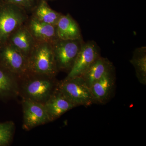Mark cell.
Segmentation results:
<instances>
[{"label": "cell", "mask_w": 146, "mask_h": 146, "mask_svg": "<svg viewBox=\"0 0 146 146\" xmlns=\"http://www.w3.org/2000/svg\"><path fill=\"white\" fill-rule=\"evenodd\" d=\"M115 84L114 68L89 87L94 103L105 104L109 101L114 93Z\"/></svg>", "instance_id": "9c48e42d"}, {"label": "cell", "mask_w": 146, "mask_h": 146, "mask_svg": "<svg viewBox=\"0 0 146 146\" xmlns=\"http://www.w3.org/2000/svg\"><path fill=\"white\" fill-rule=\"evenodd\" d=\"M23 128L30 130L38 126L50 122L49 118L43 104L23 98Z\"/></svg>", "instance_id": "ba28073f"}, {"label": "cell", "mask_w": 146, "mask_h": 146, "mask_svg": "<svg viewBox=\"0 0 146 146\" xmlns=\"http://www.w3.org/2000/svg\"><path fill=\"white\" fill-rule=\"evenodd\" d=\"M84 42L83 39H58L53 43L55 60L58 72H70Z\"/></svg>", "instance_id": "5b68a950"}, {"label": "cell", "mask_w": 146, "mask_h": 146, "mask_svg": "<svg viewBox=\"0 0 146 146\" xmlns=\"http://www.w3.org/2000/svg\"><path fill=\"white\" fill-rule=\"evenodd\" d=\"M130 62L135 69L138 81L142 84L146 85V47H140L134 50Z\"/></svg>", "instance_id": "e0dca14e"}, {"label": "cell", "mask_w": 146, "mask_h": 146, "mask_svg": "<svg viewBox=\"0 0 146 146\" xmlns=\"http://www.w3.org/2000/svg\"><path fill=\"white\" fill-rule=\"evenodd\" d=\"M27 61L30 74L55 77L58 72L51 43L36 42Z\"/></svg>", "instance_id": "7a4b0ae2"}, {"label": "cell", "mask_w": 146, "mask_h": 146, "mask_svg": "<svg viewBox=\"0 0 146 146\" xmlns=\"http://www.w3.org/2000/svg\"><path fill=\"white\" fill-rule=\"evenodd\" d=\"M20 94L23 98L44 104L52 95L58 82L55 77L29 73L20 80Z\"/></svg>", "instance_id": "6da1fadb"}, {"label": "cell", "mask_w": 146, "mask_h": 146, "mask_svg": "<svg viewBox=\"0 0 146 146\" xmlns=\"http://www.w3.org/2000/svg\"><path fill=\"white\" fill-rule=\"evenodd\" d=\"M25 26L36 42L54 43L59 39L56 26L45 23L29 15Z\"/></svg>", "instance_id": "30bf717a"}, {"label": "cell", "mask_w": 146, "mask_h": 146, "mask_svg": "<svg viewBox=\"0 0 146 146\" xmlns=\"http://www.w3.org/2000/svg\"><path fill=\"white\" fill-rule=\"evenodd\" d=\"M44 1H52V0H44Z\"/></svg>", "instance_id": "ffe728a7"}, {"label": "cell", "mask_w": 146, "mask_h": 146, "mask_svg": "<svg viewBox=\"0 0 146 146\" xmlns=\"http://www.w3.org/2000/svg\"><path fill=\"white\" fill-rule=\"evenodd\" d=\"M114 68L113 64L109 59L100 56L81 76L87 86L90 87L106 73Z\"/></svg>", "instance_id": "9a60e30c"}, {"label": "cell", "mask_w": 146, "mask_h": 146, "mask_svg": "<svg viewBox=\"0 0 146 146\" xmlns=\"http://www.w3.org/2000/svg\"><path fill=\"white\" fill-rule=\"evenodd\" d=\"M1 2V0H0V3Z\"/></svg>", "instance_id": "44dd1931"}, {"label": "cell", "mask_w": 146, "mask_h": 146, "mask_svg": "<svg viewBox=\"0 0 146 146\" xmlns=\"http://www.w3.org/2000/svg\"><path fill=\"white\" fill-rule=\"evenodd\" d=\"M51 122L76 107L57 89L44 104Z\"/></svg>", "instance_id": "8fae6325"}, {"label": "cell", "mask_w": 146, "mask_h": 146, "mask_svg": "<svg viewBox=\"0 0 146 146\" xmlns=\"http://www.w3.org/2000/svg\"><path fill=\"white\" fill-rule=\"evenodd\" d=\"M29 15L11 4L0 3V46L7 43L9 36L26 23Z\"/></svg>", "instance_id": "3957f363"}, {"label": "cell", "mask_w": 146, "mask_h": 146, "mask_svg": "<svg viewBox=\"0 0 146 146\" xmlns=\"http://www.w3.org/2000/svg\"><path fill=\"white\" fill-rule=\"evenodd\" d=\"M56 89L76 107H86L94 103L90 88L82 76L65 78L58 82Z\"/></svg>", "instance_id": "277c9868"}, {"label": "cell", "mask_w": 146, "mask_h": 146, "mask_svg": "<svg viewBox=\"0 0 146 146\" xmlns=\"http://www.w3.org/2000/svg\"><path fill=\"white\" fill-rule=\"evenodd\" d=\"M39 0H1L2 2L11 4L17 6L31 14L35 8Z\"/></svg>", "instance_id": "d6986e66"}, {"label": "cell", "mask_w": 146, "mask_h": 146, "mask_svg": "<svg viewBox=\"0 0 146 146\" xmlns=\"http://www.w3.org/2000/svg\"><path fill=\"white\" fill-rule=\"evenodd\" d=\"M7 42L19 51L27 59L36 43L25 25L14 31L9 36Z\"/></svg>", "instance_id": "7c38bea8"}, {"label": "cell", "mask_w": 146, "mask_h": 146, "mask_svg": "<svg viewBox=\"0 0 146 146\" xmlns=\"http://www.w3.org/2000/svg\"><path fill=\"white\" fill-rule=\"evenodd\" d=\"M15 124L12 121L0 123V146H7L12 141Z\"/></svg>", "instance_id": "ac0fdd59"}, {"label": "cell", "mask_w": 146, "mask_h": 146, "mask_svg": "<svg viewBox=\"0 0 146 146\" xmlns=\"http://www.w3.org/2000/svg\"><path fill=\"white\" fill-rule=\"evenodd\" d=\"M62 14L51 8L46 1L39 0L30 15L38 21L56 26Z\"/></svg>", "instance_id": "2e32d148"}, {"label": "cell", "mask_w": 146, "mask_h": 146, "mask_svg": "<svg viewBox=\"0 0 146 146\" xmlns=\"http://www.w3.org/2000/svg\"><path fill=\"white\" fill-rule=\"evenodd\" d=\"M56 27L59 39L64 40L83 39L78 24L69 13L62 14Z\"/></svg>", "instance_id": "5bb4252c"}, {"label": "cell", "mask_w": 146, "mask_h": 146, "mask_svg": "<svg viewBox=\"0 0 146 146\" xmlns=\"http://www.w3.org/2000/svg\"><path fill=\"white\" fill-rule=\"evenodd\" d=\"M20 79L0 63V99L15 98L20 95Z\"/></svg>", "instance_id": "4fadbf2b"}, {"label": "cell", "mask_w": 146, "mask_h": 146, "mask_svg": "<svg viewBox=\"0 0 146 146\" xmlns=\"http://www.w3.org/2000/svg\"><path fill=\"white\" fill-rule=\"evenodd\" d=\"M0 63L20 80L29 74L27 59L8 42L0 46Z\"/></svg>", "instance_id": "8992f818"}, {"label": "cell", "mask_w": 146, "mask_h": 146, "mask_svg": "<svg viewBox=\"0 0 146 146\" xmlns=\"http://www.w3.org/2000/svg\"><path fill=\"white\" fill-rule=\"evenodd\" d=\"M100 56V50L96 42L94 41L84 42L72 68L65 78L81 76Z\"/></svg>", "instance_id": "52a82bcc"}]
</instances>
